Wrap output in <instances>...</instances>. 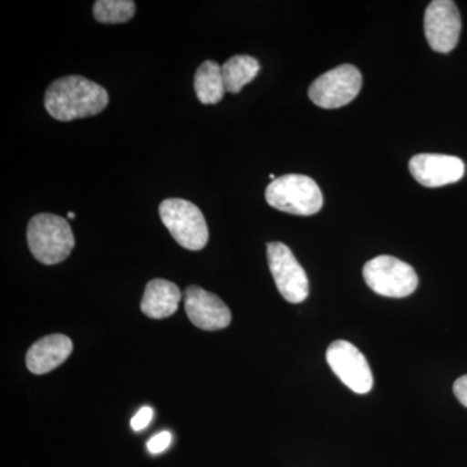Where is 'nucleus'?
I'll list each match as a JSON object with an SVG mask.
<instances>
[{"instance_id": "1", "label": "nucleus", "mask_w": 467, "mask_h": 467, "mask_svg": "<svg viewBox=\"0 0 467 467\" xmlns=\"http://www.w3.org/2000/svg\"><path fill=\"white\" fill-rule=\"evenodd\" d=\"M106 88L82 76L58 78L46 91L45 107L57 121L97 116L109 106Z\"/></svg>"}, {"instance_id": "2", "label": "nucleus", "mask_w": 467, "mask_h": 467, "mask_svg": "<svg viewBox=\"0 0 467 467\" xmlns=\"http://www.w3.org/2000/svg\"><path fill=\"white\" fill-rule=\"evenodd\" d=\"M27 244L34 259L45 265L66 261L75 248V235L66 218L41 213L34 216L27 226Z\"/></svg>"}, {"instance_id": "3", "label": "nucleus", "mask_w": 467, "mask_h": 467, "mask_svg": "<svg viewBox=\"0 0 467 467\" xmlns=\"http://www.w3.org/2000/svg\"><path fill=\"white\" fill-rule=\"evenodd\" d=\"M265 198L270 207L296 214L313 216L324 205V196L315 180L303 174H285L266 187Z\"/></svg>"}, {"instance_id": "4", "label": "nucleus", "mask_w": 467, "mask_h": 467, "mask_svg": "<svg viewBox=\"0 0 467 467\" xmlns=\"http://www.w3.org/2000/svg\"><path fill=\"white\" fill-rule=\"evenodd\" d=\"M160 218L178 244L190 251L207 245L209 232L204 214L192 202L167 199L160 204Z\"/></svg>"}, {"instance_id": "5", "label": "nucleus", "mask_w": 467, "mask_h": 467, "mask_svg": "<svg viewBox=\"0 0 467 467\" xmlns=\"http://www.w3.org/2000/svg\"><path fill=\"white\" fill-rule=\"evenodd\" d=\"M362 275L368 287L380 296L400 299L417 290L416 270L404 261L387 254L368 261Z\"/></svg>"}, {"instance_id": "6", "label": "nucleus", "mask_w": 467, "mask_h": 467, "mask_svg": "<svg viewBox=\"0 0 467 467\" xmlns=\"http://www.w3.org/2000/svg\"><path fill=\"white\" fill-rule=\"evenodd\" d=\"M362 76L358 67L344 64L319 76L309 88V98L325 109L347 106L359 94Z\"/></svg>"}, {"instance_id": "7", "label": "nucleus", "mask_w": 467, "mask_h": 467, "mask_svg": "<svg viewBox=\"0 0 467 467\" xmlns=\"http://www.w3.org/2000/svg\"><path fill=\"white\" fill-rule=\"evenodd\" d=\"M267 263L276 288L285 301L300 304L309 295V281L306 270L290 248L281 242L267 244Z\"/></svg>"}, {"instance_id": "8", "label": "nucleus", "mask_w": 467, "mask_h": 467, "mask_svg": "<svg viewBox=\"0 0 467 467\" xmlns=\"http://www.w3.org/2000/svg\"><path fill=\"white\" fill-rule=\"evenodd\" d=\"M326 359L335 376L339 378L350 391L365 395L373 389V373L368 367V359L352 343L337 340L328 347Z\"/></svg>"}, {"instance_id": "9", "label": "nucleus", "mask_w": 467, "mask_h": 467, "mask_svg": "<svg viewBox=\"0 0 467 467\" xmlns=\"http://www.w3.org/2000/svg\"><path fill=\"white\" fill-rule=\"evenodd\" d=\"M461 15L456 3L451 0H434L425 12V34L430 47L441 54H448L456 47L461 34Z\"/></svg>"}, {"instance_id": "10", "label": "nucleus", "mask_w": 467, "mask_h": 467, "mask_svg": "<svg viewBox=\"0 0 467 467\" xmlns=\"http://www.w3.org/2000/svg\"><path fill=\"white\" fill-rule=\"evenodd\" d=\"M184 309L190 321L202 330H223L232 322V312L226 304L199 285H190L184 291Z\"/></svg>"}, {"instance_id": "11", "label": "nucleus", "mask_w": 467, "mask_h": 467, "mask_svg": "<svg viewBox=\"0 0 467 467\" xmlns=\"http://www.w3.org/2000/svg\"><path fill=\"white\" fill-rule=\"evenodd\" d=\"M409 171L418 183L435 189L462 180L465 164L456 156L420 153L409 161Z\"/></svg>"}, {"instance_id": "12", "label": "nucleus", "mask_w": 467, "mask_h": 467, "mask_svg": "<svg viewBox=\"0 0 467 467\" xmlns=\"http://www.w3.org/2000/svg\"><path fill=\"white\" fill-rule=\"evenodd\" d=\"M72 350V340L66 335H48L34 343L27 350L26 367L36 376L50 373L67 361Z\"/></svg>"}, {"instance_id": "13", "label": "nucleus", "mask_w": 467, "mask_h": 467, "mask_svg": "<svg viewBox=\"0 0 467 467\" xmlns=\"http://www.w3.org/2000/svg\"><path fill=\"white\" fill-rule=\"evenodd\" d=\"M181 299L182 294L177 285L167 279L156 278L147 284L140 309L147 317L167 318L177 312Z\"/></svg>"}, {"instance_id": "14", "label": "nucleus", "mask_w": 467, "mask_h": 467, "mask_svg": "<svg viewBox=\"0 0 467 467\" xmlns=\"http://www.w3.org/2000/svg\"><path fill=\"white\" fill-rule=\"evenodd\" d=\"M198 99L202 104H217L223 99L226 88L223 82V67L216 61L207 60L196 70L193 81Z\"/></svg>"}, {"instance_id": "15", "label": "nucleus", "mask_w": 467, "mask_h": 467, "mask_svg": "<svg viewBox=\"0 0 467 467\" xmlns=\"http://www.w3.org/2000/svg\"><path fill=\"white\" fill-rule=\"evenodd\" d=\"M259 72L260 64L256 58L248 55H236L230 57L223 66L226 91L238 94L245 85L256 78Z\"/></svg>"}, {"instance_id": "16", "label": "nucleus", "mask_w": 467, "mask_h": 467, "mask_svg": "<svg viewBox=\"0 0 467 467\" xmlns=\"http://www.w3.org/2000/svg\"><path fill=\"white\" fill-rule=\"evenodd\" d=\"M135 15L133 0H98L94 5L95 20L101 24H124Z\"/></svg>"}, {"instance_id": "17", "label": "nucleus", "mask_w": 467, "mask_h": 467, "mask_svg": "<svg viewBox=\"0 0 467 467\" xmlns=\"http://www.w3.org/2000/svg\"><path fill=\"white\" fill-rule=\"evenodd\" d=\"M171 442V434L169 431H161L159 432L158 435L150 438L149 442H147V448L152 454L162 453V451H167L169 445Z\"/></svg>"}, {"instance_id": "18", "label": "nucleus", "mask_w": 467, "mask_h": 467, "mask_svg": "<svg viewBox=\"0 0 467 467\" xmlns=\"http://www.w3.org/2000/svg\"><path fill=\"white\" fill-rule=\"evenodd\" d=\"M153 410L152 408L144 407L138 411L137 414L131 420V429L134 431H142V430L146 429L147 426L150 425V420H152Z\"/></svg>"}, {"instance_id": "19", "label": "nucleus", "mask_w": 467, "mask_h": 467, "mask_svg": "<svg viewBox=\"0 0 467 467\" xmlns=\"http://www.w3.org/2000/svg\"><path fill=\"white\" fill-rule=\"evenodd\" d=\"M453 392L461 404L467 408V376L461 377L454 382Z\"/></svg>"}, {"instance_id": "20", "label": "nucleus", "mask_w": 467, "mask_h": 467, "mask_svg": "<svg viewBox=\"0 0 467 467\" xmlns=\"http://www.w3.org/2000/svg\"><path fill=\"white\" fill-rule=\"evenodd\" d=\"M67 218H69V220H75L76 214L73 213V212H69V213H67Z\"/></svg>"}, {"instance_id": "21", "label": "nucleus", "mask_w": 467, "mask_h": 467, "mask_svg": "<svg viewBox=\"0 0 467 467\" xmlns=\"http://www.w3.org/2000/svg\"><path fill=\"white\" fill-rule=\"evenodd\" d=\"M269 178H270V180H272V181H275V180H276V178H275V174H270V175H269Z\"/></svg>"}]
</instances>
